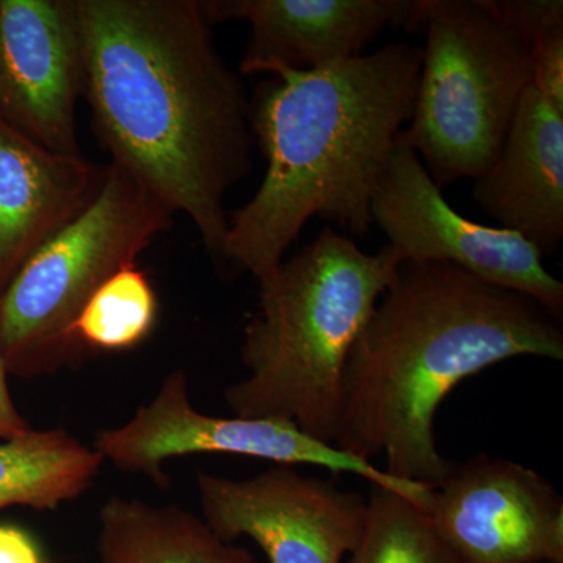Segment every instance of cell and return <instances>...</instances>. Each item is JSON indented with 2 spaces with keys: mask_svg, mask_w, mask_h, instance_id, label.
Listing matches in <instances>:
<instances>
[{
  "mask_svg": "<svg viewBox=\"0 0 563 563\" xmlns=\"http://www.w3.org/2000/svg\"><path fill=\"white\" fill-rule=\"evenodd\" d=\"M84 96L111 155L224 263V198L251 172V101L196 0H76Z\"/></svg>",
  "mask_w": 563,
  "mask_h": 563,
  "instance_id": "obj_1",
  "label": "cell"
},
{
  "mask_svg": "<svg viewBox=\"0 0 563 563\" xmlns=\"http://www.w3.org/2000/svg\"><path fill=\"white\" fill-rule=\"evenodd\" d=\"M526 355L563 361L561 321L539 302L450 263H401L344 366L333 446L433 487L451 468L433 429L444 399Z\"/></svg>",
  "mask_w": 563,
  "mask_h": 563,
  "instance_id": "obj_2",
  "label": "cell"
},
{
  "mask_svg": "<svg viewBox=\"0 0 563 563\" xmlns=\"http://www.w3.org/2000/svg\"><path fill=\"white\" fill-rule=\"evenodd\" d=\"M421 60V47L401 41L329 68L284 70L258 88L251 124L266 172L229 218L224 263L268 279L312 218L368 235L374 192L413 114Z\"/></svg>",
  "mask_w": 563,
  "mask_h": 563,
  "instance_id": "obj_3",
  "label": "cell"
},
{
  "mask_svg": "<svg viewBox=\"0 0 563 563\" xmlns=\"http://www.w3.org/2000/svg\"><path fill=\"white\" fill-rule=\"evenodd\" d=\"M399 266L390 246L368 254L325 228L258 282L243 331L247 376L224 393L233 417L292 422L333 446L344 366Z\"/></svg>",
  "mask_w": 563,
  "mask_h": 563,
  "instance_id": "obj_4",
  "label": "cell"
},
{
  "mask_svg": "<svg viewBox=\"0 0 563 563\" xmlns=\"http://www.w3.org/2000/svg\"><path fill=\"white\" fill-rule=\"evenodd\" d=\"M407 31L424 35L410 125L401 132L442 190L483 176L531 85L528 47L495 0H413Z\"/></svg>",
  "mask_w": 563,
  "mask_h": 563,
  "instance_id": "obj_5",
  "label": "cell"
},
{
  "mask_svg": "<svg viewBox=\"0 0 563 563\" xmlns=\"http://www.w3.org/2000/svg\"><path fill=\"white\" fill-rule=\"evenodd\" d=\"M174 213L121 166L101 190L41 244L0 295V352L9 374L55 373L80 357L74 324L95 291L173 225Z\"/></svg>",
  "mask_w": 563,
  "mask_h": 563,
  "instance_id": "obj_6",
  "label": "cell"
},
{
  "mask_svg": "<svg viewBox=\"0 0 563 563\" xmlns=\"http://www.w3.org/2000/svg\"><path fill=\"white\" fill-rule=\"evenodd\" d=\"M92 448L103 462L121 472L140 474L157 487H168L166 462L195 454H231L261 459L276 465L321 466L332 473H351L424 504L431 487L393 477L384 468L362 461L313 437L298 426L269 418H222L199 412L188 396L187 374L174 369L150 402L118 428L96 433Z\"/></svg>",
  "mask_w": 563,
  "mask_h": 563,
  "instance_id": "obj_7",
  "label": "cell"
},
{
  "mask_svg": "<svg viewBox=\"0 0 563 563\" xmlns=\"http://www.w3.org/2000/svg\"><path fill=\"white\" fill-rule=\"evenodd\" d=\"M372 217L401 263H450L529 296L562 321L563 284L544 268L542 252L518 233L457 213L401 133L374 192Z\"/></svg>",
  "mask_w": 563,
  "mask_h": 563,
  "instance_id": "obj_8",
  "label": "cell"
},
{
  "mask_svg": "<svg viewBox=\"0 0 563 563\" xmlns=\"http://www.w3.org/2000/svg\"><path fill=\"white\" fill-rule=\"evenodd\" d=\"M202 520L222 540L247 537L269 563H342L361 539L366 499L276 465L251 479L199 472Z\"/></svg>",
  "mask_w": 563,
  "mask_h": 563,
  "instance_id": "obj_9",
  "label": "cell"
},
{
  "mask_svg": "<svg viewBox=\"0 0 563 563\" xmlns=\"http://www.w3.org/2000/svg\"><path fill=\"white\" fill-rule=\"evenodd\" d=\"M422 509L462 563H563V499L509 459L451 462Z\"/></svg>",
  "mask_w": 563,
  "mask_h": 563,
  "instance_id": "obj_10",
  "label": "cell"
},
{
  "mask_svg": "<svg viewBox=\"0 0 563 563\" xmlns=\"http://www.w3.org/2000/svg\"><path fill=\"white\" fill-rule=\"evenodd\" d=\"M84 84L76 0H0V118L44 150L77 157Z\"/></svg>",
  "mask_w": 563,
  "mask_h": 563,
  "instance_id": "obj_11",
  "label": "cell"
},
{
  "mask_svg": "<svg viewBox=\"0 0 563 563\" xmlns=\"http://www.w3.org/2000/svg\"><path fill=\"white\" fill-rule=\"evenodd\" d=\"M211 24L246 21L251 27L240 73H309L361 57L390 25L410 20L413 0H210Z\"/></svg>",
  "mask_w": 563,
  "mask_h": 563,
  "instance_id": "obj_12",
  "label": "cell"
},
{
  "mask_svg": "<svg viewBox=\"0 0 563 563\" xmlns=\"http://www.w3.org/2000/svg\"><path fill=\"white\" fill-rule=\"evenodd\" d=\"M474 202L498 228L525 236L542 254L563 239V113L532 85L518 103L498 157L474 180Z\"/></svg>",
  "mask_w": 563,
  "mask_h": 563,
  "instance_id": "obj_13",
  "label": "cell"
},
{
  "mask_svg": "<svg viewBox=\"0 0 563 563\" xmlns=\"http://www.w3.org/2000/svg\"><path fill=\"white\" fill-rule=\"evenodd\" d=\"M106 168L55 154L0 118V295L101 190Z\"/></svg>",
  "mask_w": 563,
  "mask_h": 563,
  "instance_id": "obj_14",
  "label": "cell"
},
{
  "mask_svg": "<svg viewBox=\"0 0 563 563\" xmlns=\"http://www.w3.org/2000/svg\"><path fill=\"white\" fill-rule=\"evenodd\" d=\"M99 563H257L176 504L113 496L99 510Z\"/></svg>",
  "mask_w": 563,
  "mask_h": 563,
  "instance_id": "obj_15",
  "label": "cell"
},
{
  "mask_svg": "<svg viewBox=\"0 0 563 563\" xmlns=\"http://www.w3.org/2000/svg\"><path fill=\"white\" fill-rule=\"evenodd\" d=\"M102 457L65 429L24 433L0 442V510H55L90 490Z\"/></svg>",
  "mask_w": 563,
  "mask_h": 563,
  "instance_id": "obj_16",
  "label": "cell"
},
{
  "mask_svg": "<svg viewBox=\"0 0 563 563\" xmlns=\"http://www.w3.org/2000/svg\"><path fill=\"white\" fill-rule=\"evenodd\" d=\"M365 526L347 563H462L431 518L406 496L369 485Z\"/></svg>",
  "mask_w": 563,
  "mask_h": 563,
  "instance_id": "obj_17",
  "label": "cell"
},
{
  "mask_svg": "<svg viewBox=\"0 0 563 563\" xmlns=\"http://www.w3.org/2000/svg\"><path fill=\"white\" fill-rule=\"evenodd\" d=\"M157 295L146 274L128 266L103 282L74 324L80 350L125 351L150 336L157 321Z\"/></svg>",
  "mask_w": 563,
  "mask_h": 563,
  "instance_id": "obj_18",
  "label": "cell"
},
{
  "mask_svg": "<svg viewBox=\"0 0 563 563\" xmlns=\"http://www.w3.org/2000/svg\"><path fill=\"white\" fill-rule=\"evenodd\" d=\"M531 85L563 113V14L543 24L528 41Z\"/></svg>",
  "mask_w": 563,
  "mask_h": 563,
  "instance_id": "obj_19",
  "label": "cell"
},
{
  "mask_svg": "<svg viewBox=\"0 0 563 563\" xmlns=\"http://www.w3.org/2000/svg\"><path fill=\"white\" fill-rule=\"evenodd\" d=\"M0 563H47L31 533L13 525H0Z\"/></svg>",
  "mask_w": 563,
  "mask_h": 563,
  "instance_id": "obj_20",
  "label": "cell"
},
{
  "mask_svg": "<svg viewBox=\"0 0 563 563\" xmlns=\"http://www.w3.org/2000/svg\"><path fill=\"white\" fill-rule=\"evenodd\" d=\"M7 377H9V369L0 352V439L2 440L24 435L33 429L31 422L25 420L14 406Z\"/></svg>",
  "mask_w": 563,
  "mask_h": 563,
  "instance_id": "obj_21",
  "label": "cell"
}]
</instances>
